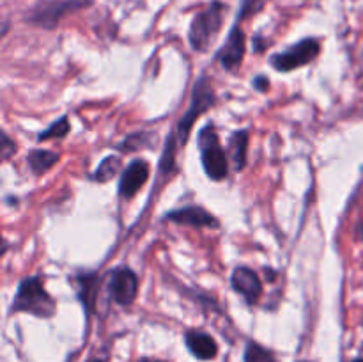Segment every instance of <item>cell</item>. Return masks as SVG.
Masks as SVG:
<instances>
[{
    "mask_svg": "<svg viewBox=\"0 0 363 362\" xmlns=\"http://www.w3.org/2000/svg\"><path fill=\"white\" fill-rule=\"evenodd\" d=\"M149 180V163L145 160H133L130 165L124 169L123 176L119 181V194L124 199H131L137 195Z\"/></svg>",
    "mask_w": 363,
    "mask_h": 362,
    "instance_id": "9c48e42d",
    "label": "cell"
},
{
    "mask_svg": "<svg viewBox=\"0 0 363 362\" xmlns=\"http://www.w3.org/2000/svg\"><path fill=\"white\" fill-rule=\"evenodd\" d=\"M67 133H69V121H67L66 116H62L60 119H57L55 123L50 124L48 130L41 131V133L38 135V141L43 142L50 141V138H62L66 137Z\"/></svg>",
    "mask_w": 363,
    "mask_h": 362,
    "instance_id": "ac0fdd59",
    "label": "cell"
},
{
    "mask_svg": "<svg viewBox=\"0 0 363 362\" xmlns=\"http://www.w3.org/2000/svg\"><path fill=\"white\" fill-rule=\"evenodd\" d=\"M215 91H213L211 84H209V78L206 75L197 78L194 85V91H191V99L190 106L184 112V116L181 117L179 123H177L176 131L169 135V141L165 144V151H163L162 162H160V172L162 174H170L176 167V155L179 146L186 144L188 135H190L191 128H194L195 121L202 116L208 109H211L215 105Z\"/></svg>",
    "mask_w": 363,
    "mask_h": 362,
    "instance_id": "6da1fadb",
    "label": "cell"
},
{
    "mask_svg": "<svg viewBox=\"0 0 363 362\" xmlns=\"http://www.w3.org/2000/svg\"><path fill=\"white\" fill-rule=\"evenodd\" d=\"M227 6L223 2H213L204 11L195 14L188 31V41L195 52H206L225 21Z\"/></svg>",
    "mask_w": 363,
    "mask_h": 362,
    "instance_id": "7a4b0ae2",
    "label": "cell"
},
{
    "mask_svg": "<svg viewBox=\"0 0 363 362\" xmlns=\"http://www.w3.org/2000/svg\"><path fill=\"white\" fill-rule=\"evenodd\" d=\"M184 339H186L188 350L201 361H211L218 353V344L209 334L201 332V330H190L186 332Z\"/></svg>",
    "mask_w": 363,
    "mask_h": 362,
    "instance_id": "7c38bea8",
    "label": "cell"
},
{
    "mask_svg": "<svg viewBox=\"0 0 363 362\" xmlns=\"http://www.w3.org/2000/svg\"><path fill=\"white\" fill-rule=\"evenodd\" d=\"M357 236H358V240H363V220L358 224V227H357Z\"/></svg>",
    "mask_w": 363,
    "mask_h": 362,
    "instance_id": "7402d4cb",
    "label": "cell"
},
{
    "mask_svg": "<svg viewBox=\"0 0 363 362\" xmlns=\"http://www.w3.org/2000/svg\"><path fill=\"white\" fill-rule=\"evenodd\" d=\"M230 158L234 162V169L241 170L247 165V153H248V131L240 130L233 133L229 142Z\"/></svg>",
    "mask_w": 363,
    "mask_h": 362,
    "instance_id": "4fadbf2b",
    "label": "cell"
},
{
    "mask_svg": "<svg viewBox=\"0 0 363 362\" xmlns=\"http://www.w3.org/2000/svg\"><path fill=\"white\" fill-rule=\"evenodd\" d=\"M254 87L257 89V91L266 92V91H268V89H269L268 78L262 77V75H261V77H257V78H255V80H254Z\"/></svg>",
    "mask_w": 363,
    "mask_h": 362,
    "instance_id": "44dd1931",
    "label": "cell"
},
{
    "mask_svg": "<svg viewBox=\"0 0 363 362\" xmlns=\"http://www.w3.org/2000/svg\"><path fill=\"white\" fill-rule=\"evenodd\" d=\"M165 220L181 224V226L220 227L218 219L209 212H206L204 208H201V206H184V208H179L165 215Z\"/></svg>",
    "mask_w": 363,
    "mask_h": 362,
    "instance_id": "8fae6325",
    "label": "cell"
},
{
    "mask_svg": "<svg viewBox=\"0 0 363 362\" xmlns=\"http://www.w3.org/2000/svg\"><path fill=\"white\" fill-rule=\"evenodd\" d=\"M266 4V0H241L240 13H238V21L245 20V18L252 16V14L259 13L262 9V6ZM236 21V23H238Z\"/></svg>",
    "mask_w": 363,
    "mask_h": 362,
    "instance_id": "d6986e66",
    "label": "cell"
},
{
    "mask_svg": "<svg viewBox=\"0 0 363 362\" xmlns=\"http://www.w3.org/2000/svg\"><path fill=\"white\" fill-rule=\"evenodd\" d=\"M245 362H279L273 351L261 346L259 343H250L245 350Z\"/></svg>",
    "mask_w": 363,
    "mask_h": 362,
    "instance_id": "e0dca14e",
    "label": "cell"
},
{
    "mask_svg": "<svg viewBox=\"0 0 363 362\" xmlns=\"http://www.w3.org/2000/svg\"><path fill=\"white\" fill-rule=\"evenodd\" d=\"M110 293L119 305H130L137 298L138 293V277L128 266L113 270L110 279Z\"/></svg>",
    "mask_w": 363,
    "mask_h": 362,
    "instance_id": "52a82bcc",
    "label": "cell"
},
{
    "mask_svg": "<svg viewBox=\"0 0 363 362\" xmlns=\"http://www.w3.org/2000/svg\"><path fill=\"white\" fill-rule=\"evenodd\" d=\"M78 283V297L80 300L84 302L85 307L89 311L94 309V302H96V275H80L77 279Z\"/></svg>",
    "mask_w": 363,
    "mask_h": 362,
    "instance_id": "9a60e30c",
    "label": "cell"
},
{
    "mask_svg": "<svg viewBox=\"0 0 363 362\" xmlns=\"http://www.w3.org/2000/svg\"><path fill=\"white\" fill-rule=\"evenodd\" d=\"M55 300L45 290L41 277L34 275L21 280L13 302V312H28L38 318H50L55 312Z\"/></svg>",
    "mask_w": 363,
    "mask_h": 362,
    "instance_id": "3957f363",
    "label": "cell"
},
{
    "mask_svg": "<svg viewBox=\"0 0 363 362\" xmlns=\"http://www.w3.org/2000/svg\"><path fill=\"white\" fill-rule=\"evenodd\" d=\"M119 170H121V160L113 155L106 156V158L99 163L96 172L92 174V180L98 181V183H106V181L112 180Z\"/></svg>",
    "mask_w": 363,
    "mask_h": 362,
    "instance_id": "2e32d148",
    "label": "cell"
},
{
    "mask_svg": "<svg viewBox=\"0 0 363 362\" xmlns=\"http://www.w3.org/2000/svg\"><path fill=\"white\" fill-rule=\"evenodd\" d=\"M233 287L248 302V304H255L262 295V283L259 279L257 273L248 266H238L233 272Z\"/></svg>",
    "mask_w": 363,
    "mask_h": 362,
    "instance_id": "30bf717a",
    "label": "cell"
},
{
    "mask_svg": "<svg viewBox=\"0 0 363 362\" xmlns=\"http://www.w3.org/2000/svg\"><path fill=\"white\" fill-rule=\"evenodd\" d=\"M138 362H163V361H158V358H151V357H145V358H140Z\"/></svg>",
    "mask_w": 363,
    "mask_h": 362,
    "instance_id": "603a6c76",
    "label": "cell"
},
{
    "mask_svg": "<svg viewBox=\"0 0 363 362\" xmlns=\"http://www.w3.org/2000/svg\"><path fill=\"white\" fill-rule=\"evenodd\" d=\"M245 50H247V38H245V32L241 31L240 25L236 23L230 28L225 45L218 50L216 60L222 64L223 70L234 71L240 67L241 62H243Z\"/></svg>",
    "mask_w": 363,
    "mask_h": 362,
    "instance_id": "ba28073f",
    "label": "cell"
},
{
    "mask_svg": "<svg viewBox=\"0 0 363 362\" xmlns=\"http://www.w3.org/2000/svg\"><path fill=\"white\" fill-rule=\"evenodd\" d=\"M92 0H43L28 13L27 20L43 28H55L64 16L89 7Z\"/></svg>",
    "mask_w": 363,
    "mask_h": 362,
    "instance_id": "5b68a950",
    "label": "cell"
},
{
    "mask_svg": "<svg viewBox=\"0 0 363 362\" xmlns=\"http://www.w3.org/2000/svg\"><path fill=\"white\" fill-rule=\"evenodd\" d=\"M353 362H363V358H357V361H353Z\"/></svg>",
    "mask_w": 363,
    "mask_h": 362,
    "instance_id": "cb8c5ba5",
    "label": "cell"
},
{
    "mask_svg": "<svg viewBox=\"0 0 363 362\" xmlns=\"http://www.w3.org/2000/svg\"><path fill=\"white\" fill-rule=\"evenodd\" d=\"M14 151H16V144H14V142L11 141L9 135L4 133L2 135V148H0V153H2V160H4V162H7V160H9L11 156L14 155Z\"/></svg>",
    "mask_w": 363,
    "mask_h": 362,
    "instance_id": "ffe728a7",
    "label": "cell"
},
{
    "mask_svg": "<svg viewBox=\"0 0 363 362\" xmlns=\"http://www.w3.org/2000/svg\"><path fill=\"white\" fill-rule=\"evenodd\" d=\"M199 149H201V160L206 174L213 181L225 180L229 174V162H227V153L213 124L204 126L199 133Z\"/></svg>",
    "mask_w": 363,
    "mask_h": 362,
    "instance_id": "277c9868",
    "label": "cell"
},
{
    "mask_svg": "<svg viewBox=\"0 0 363 362\" xmlns=\"http://www.w3.org/2000/svg\"><path fill=\"white\" fill-rule=\"evenodd\" d=\"M27 162L34 174H45L59 162V153L48 151V149H34L28 153Z\"/></svg>",
    "mask_w": 363,
    "mask_h": 362,
    "instance_id": "5bb4252c",
    "label": "cell"
},
{
    "mask_svg": "<svg viewBox=\"0 0 363 362\" xmlns=\"http://www.w3.org/2000/svg\"><path fill=\"white\" fill-rule=\"evenodd\" d=\"M321 52V43L315 38H305L296 45L289 46L284 52L275 53L269 59L272 66L280 73H289V71L298 70L301 66H307L308 62L315 59Z\"/></svg>",
    "mask_w": 363,
    "mask_h": 362,
    "instance_id": "8992f818",
    "label": "cell"
}]
</instances>
